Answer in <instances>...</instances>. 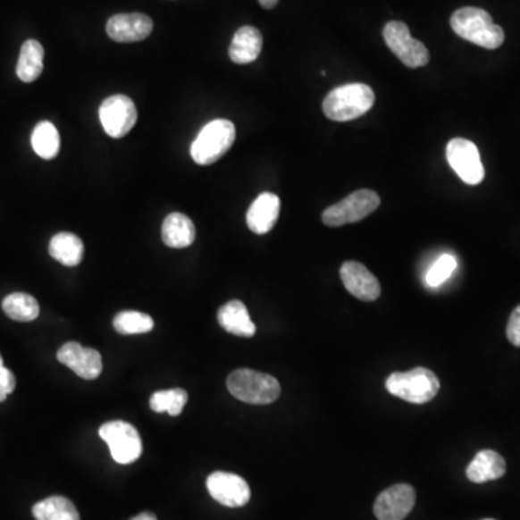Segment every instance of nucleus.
I'll list each match as a JSON object with an SVG mask.
<instances>
[{
  "mask_svg": "<svg viewBox=\"0 0 520 520\" xmlns=\"http://www.w3.org/2000/svg\"><path fill=\"white\" fill-rule=\"evenodd\" d=\"M451 28L458 37L486 49H496L505 42V30L493 22L484 9L461 8L451 16Z\"/></svg>",
  "mask_w": 520,
  "mask_h": 520,
  "instance_id": "nucleus-1",
  "label": "nucleus"
},
{
  "mask_svg": "<svg viewBox=\"0 0 520 520\" xmlns=\"http://www.w3.org/2000/svg\"><path fill=\"white\" fill-rule=\"evenodd\" d=\"M374 105V93L362 83L346 84L328 93L323 112L334 122L355 121L366 114Z\"/></svg>",
  "mask_w": 520,
  "mask_h": 520,
  "instance_id": "nucleus-2",
  "label": "nucleus"
},
{
  "mask_svg": "<svg viewBox=\"0 0 520 520\" xmlns=\"http://www.w3.org/2000/svg\"><path fill=\"white\" fill-rule=\"evenodd\" d=\"M227 389L236 399L252 405H269L281 396L275 377L252 369L234 370L227 377Z\"/></svg>",
  "mask_w": 520,
  "mask_h": 520,
  "instance_id": "nucleus-3",
  "label": "nucleus"
},
{
  "mask_svg": "<svg viewBox=\"0 0 520 520\" xmlns=\"http://www.w3.org/2000/svg\"><path fill=\"white\" fill-rule=\"evenodd\" d=\"M441 383L432 370L415 367L409 372L392 373L386 381L390 395L407 400L409 404L423 405L432 400L440 392Z\"/></svg>",
  "mask_w": 520,
  "mask_h": 520,
  "instance_id": "nucleus-4",
  "label": "nucleus"
},
{
  "mask_svg": "<svg viewBox=\"0 0 520 520\" xmlns=\"http://www.w3.org/2000/svg\"><path fill=\"white\" fill-rule=\"evenodd\" d=\"M236 139V128L231 121L217 119L201 129L193 145L191 158L198 165H212L231 151Z\"/></svg>",
  "mask_w": 520,
  "mask_h": 520,
  "instance_id": "nucleus-5",
  "label": "nucleus"
},
{
  "mask_svg": "<svg viewBox=\"0 0 520 520\" xmlns=\"http://www.w3.org/2000/svg\"><path fill=\"white\" fill-rule=\"evenodd\" d=\"M381 205V197L373 189H358L344 200L328 207L323 213V222L328 227H340L362 222L376 212Z\"/></svg>",
  "mask_w": 520,
  "mask_h": 520,
  "instance_id": "nucleus-6",
  "label": "nucleus"
},
{
  "mask_svg": "<svg viewBox=\"0 0 520 520\" xmlns=\"http://www.w3.org/2000/svg\"><path fill=\"white\" fill-rule=\"evenodd\" d=\"M386 46L407 67L419 68L430 63V51L423 42L411 37L407 23L390 21L383 28Z\"/></svg>",
  "mask_w": 520,
  "mask_h": 520,
  "instance_id": "nucleus-7",
  "label": "nucleus"
},
{
  "mask_svg": "<svg viewBox=\"0 0 520 520\" xmlns=\"http://www.w3.org/2000/svg\"><path fill=\"white\" fill-rule=\"evenodd\" d=\"M98 435L109 445L110 454L119 464H130L142 454V440L135 426L125 421H112L100 426Z\"/></svg>",
  "mask_w": 520,
  "mask_h": 520,
  "instance_id": "nucleus-8",
  "label": "nucleus"
},
{
  "mask_svg": "<svg viewBox=\"0 0 520 520\" xmlns=\"http://www.w3.org/2000/svg\"><path fill=\"white\" fill-rule=\"evenodd\" d=\"M98 116L102 122L105 132L114 138L121 139L132 130L138 121V110L132 98L125 95H114L107 97L100 105Z\"/></svg>",
  "mask_w": 520,
  "mask_h": 520,
  "instance_id": "nucleus-9",
  "label": "nucleus"
},
{
  "mask_svg": "<svg viewBox=\"0 0 520 520\" xmlns=\"http://www.w3.org/2000/svg\"><path fill=\"white\" fill-rule=\"evenodd\" d=\"M447 159L457 175L465 184L477 185L484 178V166L480 158V152L472 140L456 138L447 145Z\"/></svg>",
  "mask_w": 520,
  "mask_h": 520,
  "instance_id": "nucleus-10",
  "label": "nucleus"
},
{
  "mask_svg": "<svg viewBox=\"0 0 520 520\" xmlns=\"http://www.w3.org/2000/svg\"><path fill=\"white\" fill-rule=\"evenodd\" d=\"M208 493L226 507H241L250 500V487L245 479L233 473L215 472L208 475Z\"/></svg>",
  "mask_w": 520,
  "mask_h": 520,
  "instance_id": "nucleus-11",
  "label": "nucleus"
},
{
  "mask_svg": "<svg viewBox=\"0 0 520 520\" xmlns=\"http://www.w3.org/2000/svg\"><path fill=\"white\" fill-rule=\"evenodd\" d=\"M416 493L405 482L382 491L374 501V516L379 520H404L414 509Z\"/></svg>",
  "mask_w": 520,
  "mask_h": 520,
  "instance_id": "nucleus-12",
  "label": "nucleus"
},
{
  "mask_svg": "<svg viewBox=\"0 0 520 520\" xmlns=\"http://www.w3.org/2000/svg\"><path fill=\"white\" fill-rule=\"evenodd\" d=\"M58 362L86 381H95L103 370L102 355L95 348H86L76 341L64 344L57 353Z\"/></svg>",
  "mask_w": 520,
  "mask_h": 520,
  "instance_id": "nucleus-13",
  "label": "nucleus"
},
{
  "mask_svg": "<svg viewBox=\"0 0 520 520\" xmlns=\"http://www.w3.org/2000/svg\"><path fill=\"white\" fill-rule=\"evenodd\" d=\"M344 288L356 298L362 301H376L381 297V283L376 276L360 262H346L340 269Z\"/></svg>",
  "mask_w": 520,
  "mask_h": 520,
  "instance_id": "nucleus-14",
  "label": "nucleus"
},
{
  "mask_svg": "<svg viewBox=\"0 0 520 520\" xmlns=\"http://www.w3.org/2000/svg\"><path fill=\"white\" fill-rule=\"evenodd\" d=\"M154 22L144 13H119L107 21L106 32L110 39L122 44L139 42L152 34Z\"/></svg>",
  "mask_w": 520,
  "mask_h": 520,
  "instance_id": "nucleus-15",
  "label": "nucleus"
},
{
  "mask_svg": "<svg viewBox=\"0 0 520 520\" xmlns=\"http://www.w3.org/2000/svg\"><path fill=\"white\" fill-rule=\"evenodd\" d=\"M280 197L276 194L262 193L250 205L246 222L253 233L266 234L275 227L280 219Z\"/></svg>",
  "mask_w": 520,
  "mask_h": 520,
  "instance_id": "nucleus-16",
  "label": "nucleus"
},
{
  "mask_svg": "<svg viewBox=\"0 0 520 520\" xmlns=\"http://www.w3.org/2000/svg\"><path fill=\"white\" fill-rule=\"evenodd\" d=\"M264 46V38L260 30L255 27H241L236 30L231 48H229V57L236 64H250L259 58Z\"/></svg>",
  "mask_w": 520,
  "mask_h": 520,
  "instance_id": "nucleus-17",
  "label": "nucleus"
},
{
  "mask_svg": "<svg viewBox=\"0 0 520 520\" xmlns=\"http://www.w3.org/2000/svg\"><path fill=\"white\" fill-rule=\"evenodd\" d=\"M217 320L222 330L238 337H253L256 325L250 320L249 311L245 304L238 299L229 301L219 309Z\"/></svg>",
  "mask_w": 520,
  "mask_h": 520,
  "instance_id": "nucleus-18",
  "label": "nucleus"
},
{
  "mask_svg": "<svg viewBox=\"0 0 520 520\" xmlns=\"http://www.w3.org/2000/svg\"><path fill=\"white\" fill-rule=\"evenodd\" d=\"M505 473V458L498 451L482 449L473 458L472 463L468 464L465 474L470 482L482 484V482L500 479Z\"/></svg>",
  "mask_w": 520,
  "mask_h": 520,
  "instance_id": "nucleus-19",
  "label": "nucleus"
},
{
  "mask_svg": "<svg viewBox=\"0 0 520 520\" xmlns=\"http://www.w3.org/2000/svg\"><path fill=\"white\" fill-rule=\"evenodd\" d=\"M196 226L189 217L181 213H172L164 220L163 240L168 247L184 249L196 240Z\"/></svg>",
  "mask_w": 520,
  "mask_h": 520,
  "instance_id": "nucleus-20",
  "label": "nucleus"
},
{
  "mask_svg": "<svg viewBox=\"0 0 520 520\" xmlns=\"http://www.w3.org/2000/svg\"><path fill=\"white\" fill-rule=\"evenodd\" d=\"M49 255L64 266H77L84 256L83 240L70 231H61L49 241Z\"/></svg>",
  "mask_w": 520,
  "mask_h": 520,
  "instance_id": "nucleus-21",
  "label": "nucleus"
},
{
  "mask_svg": "<svg viewBox=\"0 0 520 520\" xmlns=\"http://www.w3.org/2000/svg\"><path fill=\"white\" fill-rule=\"evenodd\" d=\"M44 70V48L37 39H28L21 48L16 76L23 83H34Z\"/></svg>",
  "mask_w": 520,
  "mask_h": 520,
  "instance_id": "nucleus-22",
  "label": "nucleus"
},
{
  "mask_svg": "<svg viewBox=\"0 0 520 520\" xmlns=\"http://www.w3.org/2000/svg\"><path fill=\"white\" fill-rule=\"evenodd\" d=\"M32 515L37 520H80L74 503L63 496H53L38 501L32 507Z\"/></svg>",
  "mask_w": 520,
  "mask_h": 520,
  "instance_id": "nucleus-23",
  "label": "nucleus"
},
{
  "mask_svg": "<svg viewBox=\"0 0 520 520\" xmlns=\"http://www.w3.org/2000/svg\"><path fill=\"white\" fill-rule=\"evenodd\" d=\"M30 144L39 158L49 161L60 152V133L51 122H39L30 136Z\"/></svg>",
  "mask_w": 520,
  "mask_h": 520,
  "instance_id": "nucleus-24",
  "label": "nucleus"
},
{
  "mask_svg": "<svg viewBox=\"0 0 520 520\" xmlns=\"http://www.w3.org/2000/svg\"><path fill=\"white\" fill-rule=\"evenodd\" d=\"M2 308L9 318L20 323H30L39 315L38 301L23 292L8 295L2 302Z\"/></svg>",
  "mask_w": 520,
  "mask_h": 520,
  "instance_id": "nucleus-25",
  "label": "nucleus"
},
{
  "mask_svg": "<svg viewBox=\"0 0 520 520\" xmlns=\"http://www.w3.org/2000/svg\"><path fill=\"white\" fill-rule=\"evenodd\" d=\"M113 327L119 334L132 336L152 331L154 320L147 314L139 311H122L113 320Z\"/></svg>",
  "mask_w": 520,
  "mask_h": 520,
  "instance_id": "nucleus-26",
  "label": "nucleus"
},
{
  "mask_svg": "<svg viewBox=\"0 0 520 520\" xmlns=\"http://www.w3.org/2000/svg\"><path fill=\"white\" fill-rule=\"evenodd\" d=\"M189 400V393L184 389H168V390H159L152 395L151 409L154 412H168L171 416H178L181 414L185 405Z\"/></svg>",
  "mask_w": 520,
  "mask_h": 520,
  "instance_id": "nucleus-27",
  "label": "nucleus"
},
{
  "mask_svg": "<svg viewBox=\"0 0 520 520\" xmlns=\"http://www.w3.org/2000/svg\"><path fill=\"white\" fill-rule=\"evenodd\" d=\"M457 268V260L453 255H442L438 257L437 262L431 266L430 271L426 273V283L430 287H440L445 281L449 280V276L453 275V272Z\"/></svg>",
  "mask_w": 520,
  "mask_h": 520,
  "instance_id": "nucleus-28",
  "label": "nucleus"
},
{
  "mask_svg": "<svg viewBox=\"0 0 520 520\" xmlns=\"http://www.w3.org/2000/svg\"><path fill=\"white\" fill-rule=\"evenodd\" d=\"M506 336L515 347H520V306L513 309L510 314L509 323L506 328Z\"/></svg>",
  "mask_w": 520,
  "mask_h": 520,
  "instance_id": "nucleus-29",
  "label": "nucleus"
},
{
  "mask_svg": "<svg viewBox=\"0 0 520 520\" xmlns=\"http://www.w3.org/2000/svg\"><path fill=\"white\" fill-rule=\"evenodd\" d=\"M16 388V379L8 367H0V402L6 400Z\"/></svg>",
  "mask_w": 520,
  "mask_h": 520,
  "instance_id": "nucleus-30",
  "label": "nucleus"
},
{
  "mask_svg": "<svg viewBox=\"0 0 520 520\" xmlns=\"http://www.w3.org/2000/svg\"><path fill=\"white\" fill-rule=\"evenodd\" d=\"M259 4L264 9H273L280 4V0H259Z\"/></svg>",
  "mask_w": 520,
  "mask_h": 520,
  "instance_id": "nucleus-31",
  "label": "nucleus"
},
{
  "mask_svg": "<svg viewBox=\"0 0 520 520\" xmlns=\"http://www.w3.org/2000/svg\"><path fill=\"white\" fill-rule=\"evenodd\" d=\"M130 520H158L156 516H155L154 513L151 512H144L138 515V516L132 517Z\"/></svg>",
  "mask_w": 520,
  "mask_h": 520,
  "instance_id": "nucleus-32",
  "label": "nucleus"
},
{
  "mask_svg": "<svg viewBox=\"0 0 520 520\" xmlns=\"http://www.w3.org/2000/svg\"><path fill=\"white\" fill-rule=\"evenodd\" d=\"M0 367H4V358L0 356Z\"/></svg>",
  "mask_w": 520,
  "mask_h": 520,
  "instance_id": "nucleus-33",
  "label": "nucleus"
},
{
  "mask_svg": "<svg viewBox=\"0 0 520 520\" xmlns=\"http://www.w3.org/2000/svg\"><path fill=\"white\" fill-rule=\"evenodd\" d=\"M489 520H491V519H489Z\"/></svg>",
  "mask_w": 520,
  "mask_h": 520,
  "instance_id": "nucleus-34",
  "label": "nucleus"
}]
</instances>
